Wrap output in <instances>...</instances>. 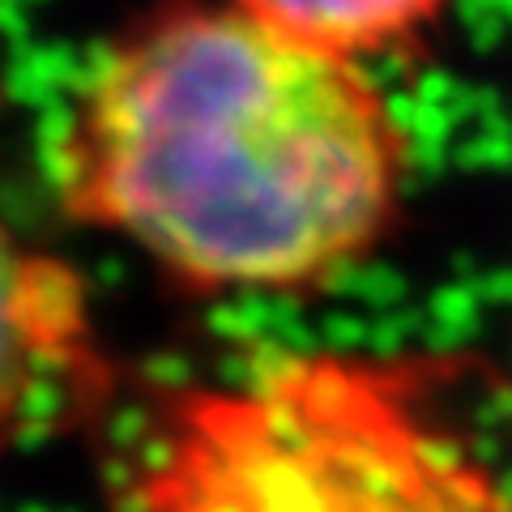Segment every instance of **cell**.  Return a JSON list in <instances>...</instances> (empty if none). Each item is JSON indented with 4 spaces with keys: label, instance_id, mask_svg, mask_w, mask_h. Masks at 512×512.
<instances>
[{
    "label": "cell",
    "instance_id": "obj_1",
    "mask_svg": "<svg viewBox=\"0 0 512 512\" xmlns=\"http://www.w3.org/2000/svg\"><path fill=\"white\" fill-rule=\"evenodd\" d=\"M52 180L69 218L197 286L303 291L384 239L406 133L359 60L235 5H175L99 56Z\"/></svg>",
    "mask_w": 512,
    "mask_h": 512
},
{
    "label": "cell",
    "instance_id": "obj_2",
    "mask_svg": "<svg viewBox=\"0 0 512 512\" xmlns=\"http://www.w3.org/2000/svg\"><path fill=\"white\" fill-rule=\"evenodd\" d=\"M124 512H512L410 367L299 355L175 402Z\"/></svg>",
    "mask_w": 512,
    "mask_h": 512
},
{
    "label": "cell",
    "instance_id": "obj_3",
    "mask_svg": "<svg viewBox=\"0 0 512 512\" xmlns=\"http://www.w3.org/2000/svg\"><path fill=\"white\" fill-rule=\"evenodd\" d=\"M107 376L77 274L0 218V444L73 427L99 406Z\"/></svg>",
    "mask_w": 512,
    "mask_h": 512
},
{
    "label": "cell",
    "instance_id": "obj_4",
    "mask_svg": "<svg viewBox=\"0 0 512 512\" xmlns=\"http://www.w3.org/2000/svg\"><path fill=\"white\" fill-rule=\"evenodd\" d=\"M235 9L346 60L410 39L448 0H231Z\"/></svg>",
    "mask_w": 512,
    "mask_h": 512
}]
</instances>
